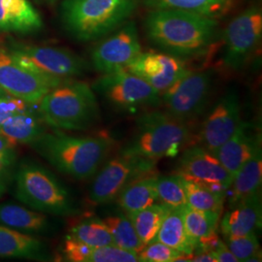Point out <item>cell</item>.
<instances>
[{
	"label": "cell",
	"mask_w": 262,
	"mask_h": 262,
	"mask_svg": "<svg viewBox=\"0 0 262 262\" xmlns=\"http://www.w3.org/2000/svg\"><path fill=\"white\" fill-rule=\"evenodd\" d=\"M219 19L181 10H150L145 31L162 52L185 59L203 55L215 43Z\"/></svg>",
	"instance_id": "cell-1"
},
{
	"label": "cell",
	"mask_w": 262,
	"mask_h": 262,
	"mask_svg": "<svg viewBox=\"0 0 262 262\" xmlns=\"http://www.w3.org/2000/svg\"><path fill=\"white\" fill-rule=\"evenodd\" d=\"M112 145L105 136H73L56 130L45 131L29 146L62 174L86 180L98 171Z\"/></svg>",
	"instance_id": "cell-2"
},
{
	"label": "cell",
	"mask_w": 262,
	"mask_h": 262,
	"mask_svg": "<svg viewBox=\"0 0 262 262\" xmlns=\"http://www.w3.org/2000/svg\"><path fill=\"white\" fill-rule=\"evenodd\" d=\"M38 104L42 121L56 130H88L100 118L93 88L80 81H63Z\"/></svg>",
	"instance_id": "cell-3"
},
{
	"label": "cell",
	"mask_w": 262,
	"mask_h": 262,
	"mask_svg": "<svg viewBox=\"0 0 262 262\" xmlns=\"http://www.w3.org/2000/svg\"><path fill=\"white\" fill-rule=\"evenodd\" d=\"M139 0H64L61 19L67 32L80 42L99 40L129 18Z\"/></svg>",
	"instance_id": "cell-4"
},
{
	"label": "cell",
	"mask_w": 262,
	"mask_h": 262,
	"mask_svg": "<svg viewBox=\"0 0 262 262\" xmlns=\"http://www.w3.org/2000/svg\"><path fill=\"white\" fill-rule=\"evenodd\" d=\"M14 194L20 203L47 215H77L79 207L68 188L49 170L35 161L18 164Z\"/></svg>",
	"instance_id": "cell-5"
},
{
	"label": "cell",
	"mask_w": 262,
	"mask_h": 262,
	"mask_svg": "<svg viewBox=\"0 0 262 262\" xmlns=\"http://www.w3.org/2000/svg\"><path fill=\"white\" fill-rule=\"evenodd\" d=\"M190 138L187 122L167 112H150L137 121V130L121 151V155L155 162L172 158L187 145Z\"/></svg>",
	"instance_id": "cell-6"
},
{
	"label": "cell",
	"mask_w": 262,
	"mask_h": 262,
	"mask_svg": "<svg viewBox=\"0 0 262 262\" xmlns=\"http://www.w3.org/2000/svg\"><path fill=\"white\" fill-rule=\"evenodd\" d=\"M119 111L134 113L161 104V94L126 69L103 74L92 86Z\"/></svg>",
	"instance_id": "cell-7"
},
{
	"label": "cell",
	"mask_w": 262,
	"mask_h": 262,
	"mask_svg": "<svg viewBox=\"0 0 262 262\" xmlns=\"http://www.w3.org/2000/svg\"><path fill=\"white\" fill-rule=\"evenodd\" d=\"M214 76L213 69L189 71L162 93L166 112L185 122L198 117L208 102Z\"/></svg>",
	"instance_id": "cell-8"
},
{
	"label": "cell",
	"mask_w": 262,
	"mask_h": 262,
	"mask_svg": "<svg viewBox=\"0 0 262 262\" xmlns=\"http://www.w3.org/2000/svg\"><path fill=\"white\" fill-rule=\"evenodd\" d=\"M62 82L24 66L11 52L0 50V86L11 96L35 105Z\"/></svg>",
	"instance_id": "cell-9"
},
{
	"label": "cell",
	"mask_w": 262,
	"mask_h": 262,
	"mask_svg": "<svg viewBox=\"0 0 262 262\" xmlns=\"http://www.w3.org/2000/svg\"><path fill=\"white\" fill-rule=\"evenodd\" d=\"M261 37V8L248 7L231 19L224 31L225 66L232 70L242 68L258 47Z\"/></svg>",
	"instance_id": "cell-10"
},
{
	"label": "cell",
	"mask_w": 262,
	"mask_h": 262,
	"mask_svg": "<svg viewBox=\"0 0 262 262\" xmlns=\"http://www.w3.org/2000/svg\"><path fill=\"white\" fill-rule=\"evenodd\" d=\"M141 52L137 26L127 20L95 46L91 58L96 71L107 74L125 69Z\"/></svg>",
	"instance_id": "cell-11"
},
{
	"label": "cell",
	"mask_w": 262,
	"mask_h": 262,
	"mask_svg": "<svg viewBox=\"0 0 262 262\" xmlns=\"http://www.w3.org/2000/svg\"><path fill=\"white\" fill-rule=\"evenodd\" d=\"M11 53L24 66L60 80L83 75L88 69L82 57L63 48L19 46Z\"/></svg>",
	"instance_id": "cell-12"
},
{
	"label": "cell",
	"mask_w": 262,
	"mask_h": 262,
	"mask_svg": "<svg viewBox=\"0 0 262 262\" xmlns=\"http://www.w3.org/2000/svg\"><path fill=\"white\" fill-rule=\"evenodd\" d=\"M177 175L225 194H227L233 181V176L224 167L215 154L199 146L190 147L184 151L179 161Z\"/></svg>",
	"instance_id": "cell-13"
},
{
	"label": "cell",
	"mask_w": 262,
	"mask_h": 262,
	"mask_svg": "<svg viewBox=\"0 0 262 262\" xmlns=\"http://www.w3.org/2000/svg\"><path fill=\"white\" fill-rule=\"evenodd\" d=\"M154 163L123 155L110 159L103 168L96 172L90 190V200L95 205L113 201L137 174L149 171Z\"/></svg>",
	"instance_id": "cell-14"
},
{
	"label": "cell",
	"mask_w": 262,
	"mask_h": 262,
	"mask_svg": "<svg viewBox=\"0 0 262 262\" xmlns=\"http://www.w3.org/2000/svg\"><path fill=\"white\" fill-rule=\"evenodd\" d=\"M125 69L160 94L190 71L184 59L164 52H141Z\"/></svg>",
	"instance_id": "cell-15"
},
{
	"label": "cell",
	"mask_w": 262,
	"mask_h": 262,
	"mask_svg": "<svg viewBox=\"0 0 262 262\" xmlns=\"http://www.w3.org/2000/svg\"><path fill=\"white\" fill-rule=\"evenodd\" d=\"M241 105L236 91H229L216 102L200 130V141L215 152L233 134L241 122Z\"/></svg>",
	"instance_id": "cell-16"
},
{
	"label": "cell",
	"mask_w": 262,
	"mask_h": 262,
	"mask_svg": "<svg viewBox=\"0 0 262 262\" xmlns=\"http://www.w3.org/2000/svg\"><path fill=\"white\" fill-rule=\"evenodd\" d=\"M261 148V134L250 122L241 121L233 134L217 150L215 157L233 177Z\"/></svg>",
	"instance_id": "cell-17"
},
{
	"label": "cell",
	"mask_w": 262,
	"mask_h": 262,
	"mask_svg": "<svg viewBox=\"0 0 262 262\" xmlns=\"http://www.w3.org/2000/svg\"><path fill=\"white\" fill-rule=\"evenodd\" d=\"M261 222V197L258 192L230 206L219 227L224 236H244L255 233Z\"/></svg>",
	"instance_id": "cell-18"
},
{
	"label": "cell",
	"mask_w": 262,
	"mask_h": 262,
	"mask_svg": "<svg viewBox=\"0 0 262 262\" xmlns=\"http://www.w3.org/2000/svg\"><path fill=\"white\" fill-rule=\"evenodd\" d=\"M0 225L36 237L54 230L47 214L13 202L0 203Z\"/></svg>",
	"instance_id": "cell-19"
},
{
	"label": "cell",
	"mask_w": 262,
	"mask_h": 262,
	"mask_svg": "<svg viewBox=\"0 0 262 262\" xmlns=\"http://www.w3.org/2000/svg\"><path fill=\"white\" fill-rule=\"evenodd\" d=\"M0 258L48 260L50 253L46 245L36 236L0 225Z\"/></svg>",
	"instance_id": "cell-20"
},
{
	"label": "cell",
	"mask_w": 262,
	"mask_h": 262,
	"mask_svg": "<svg viewBox=\"0 0 262 262\" xmlns=\"http://www.w3.org/2000/svg\"><path fill=\"white\" fill-rule=\"evenodd\" d=\"M42 26L41 16L28 0H0V30L31 32Z\"/></svg>",
	"instance_id": "cell-21"
},
{
	"label": "cell",
	"mask_w": 262,
	"mask_h": 262,
	"mask_svg": "<svg viewBox=\"0 0 262 262\" xmlns=\"http://www.w3.org/2000/svg\"><path fill=\"white\" fill-rule=\"evenodd\" d=\"M45 131L44 122L34 109L15 115L0 123V134L15 146L30 145Z\"/></svg>",
	"instance_id": "cell-22"
},
{
	"label": "cell",
	"mask_w": 262,
	"mask_h": 262,
	"mask_svg": "<svg viewBox=\"0 0 262 262\" xmlns=\"http://www.w3.org/2000/svg\"><path fill=\"white\" fill-rule=\"evenodd\" d=\"M150 10H181L221 19L232 9L236 0H139Z\"/></svg>",
	"instance_id": "cell-23"
},
{
	"label": "cell",
	"mask_w": 262,
	"mask_h": 262,
	"mask_svg": "<svg viewBox=\"0 0 262 262\" xmlns=\"http://www.w3.org/2000/svg\"><path fill=\"white\" fill-rule=\"evenodd\" d=\"M261 183L262 150L261 148H259L235 174L230 187L232 188V193L229 207L258 193Z\"/></svg>",
	"instance_id": "cell-24"
},
{
	"label": "cell",
	"mask_w": 262,
	"mask_h": 262,
	"mask_svg": "<svg viewBox=\"0 0 262 262\" xmlns=\"http://www.w3.org/2000/svg\"><path fill=\"white\" fill-rule=\"evenodd\" d=\"M155 241L165 244L184 255L195 253V245L188 237L183 217V208L170 209L165 215Z\"/></svg>",
	"instance_id": "cell-25"
},
{
	"label": "cell",
	"mask_w": 262,
	"mask_h": 262,
	"mask_svg": "<svg viewBox=\"0 0 262 262\" xmlns=\"http://www.w3.org/2000/svg\"><path fill=\"white\" fill-rule=\"evenodd\" d=\"M183 217L187 235L195 245V251L199 245L216 236L221 214L186 205L183 207Z\"/></svg>",
	"instance_id": "cell-26"
},
{
	"label": "cell",
	"mask_w": 262,
	"mask_h": 262,
	"mask_svg": "<svg viewBox=\"0 0 262 262\" xmlns=\"http://www.w3.org/2000/svg\"><path fill=\"white\" fill-rule=\"evenodd\" d=\"M158 200L157 177H146L131 182L119 194V204L125 214L143 210Z\"/></svg>",
	"instance_id": "cell-27"
},
{
	"label": "cell",
	"mask_w": 262,
	"mask_h": 262,
	"mask_svg": "<svg viewBox=\"0 0 262 262\" xmlns=\"http://www.w3.org/2000/svg\"><path fill=\"white\" fill-rule=\"evenodd\" d=\"M170 210L163 204H152L143 210L126 214L144 246L156 240L161 224Z\"/></svg>",
	"instance_id": "cell-28"
},
{
	"label": "cell",
	"mask_w": 262,
	"mask_h": 262,
	"mask_svg": "<svg viewBox=\"0 0 262 262\" xmlns=\"http://www.w3.org/2000/svg\"><path fill=\"white\" fill-rule=\"evenodd\" d=\"M112 236L113 243L122 249L139 253L144 249L128 215L124 213L106 216L103 220Z\"/></svg>",
	"instance_id": "cell-29"
},
{
	"label": "cell",
	"mask_w": 262,
	"mask_h": 262,
	"mask_svg": "<svg viewBox=\"0 0 262 262\" xmlns=\"http://www.w3.org/2000/svg\"><path fill=\"white\" fill-rule=\"evenodd\" d=\"M182 182L186 192L187 206L200 211L215 212L222 215L226 194L199 186L185 179L182 178Z\"/></svg>",
	"instance_id": "cell-30"
},
{
	"label": "cell",
	"mask_w": 262,
	"mask_h": 262,
	"mask_svg": "<svg viewBox=\"0 0 262 262\" xmlns=\"http://www.w3.org/2000/svg\"><path fill=\"white\" fill-rule=\"evenodd\" d=\"M70 235L92 248L114 245L107 225L98 217H88L81 221L71 228Z\"/></svg>",
	"instance_id": "cell-31"
},
{
	"label": "cell",
	"mask_w": 262,
	"mask_h": 262,
	"mask_svg": "<svg viewBox=\"0 0 262 262\" xmlns=\"http://www.w3.org/2000/svg\"><path fill=\"white\" fill-rule=\"evenodd\" d=\"M158 200L169 209H180L187 205V197L182 178L179 175L157 177Z\"/></svg>",
	"instance_id": "cell-32"
},
{
	"label": "cell",
	"mask_w": 262,
	"mask_h": 262,
	"mask_svg": "<svg viewBox=\"0 0 262 262\" xmlns=\"http://www.w3.org/2000/svg\"><path fill=\"white\" fill-rule=\"evenodd\" d=\"M225 245L238 261H253L258 256L259 242L255 233L244 236H224Z\"/></svg>",
	"instance_id": "cell-33"
},
{
	"label": "cell",
	"mask_w": 262,
	"mask_h": 262,
	"mask_svg": "<svg viewBox=\"0 0 262 262\" xmlns=\"http://www.w3.org/2000/svg\"><path fill=\"white\" fill-rule=\"evenodd\" d=\"M140 261L143 262H173L186 261L184 257H189L170 248L167 245L159 241H154L144 247L138 253Z\"/></svg>",
	"instance_id": "cell-34"
},
{
	"label": "cell",
	"mask_w": 262,
	"mask_h": 262,
	"mask_svg": "<svg viewBox=\"0 0 262 262\" xmlns=\"http://www.w3.org/2000/svg\"><path fill=\"white\" fill-rule=\"evenodd\" d=\"M138 253L122 249L116 245L94 248L88 262H138Z\"/></svg>",
	"instance_id": "cell-35"
},
{
	"label": "cell",
	"mask_w": 262,
	"mask_h": 262,
	"mask_svg": "<svg viewBox=\"0 0 262 262\" xmlns=\"http://www.w3.org/2000/svg\"><path fill=\"white\" fill-rule=\"evenodd\" d=\"M18 167V156L15 149L0 152V199L12 186Z\"/></svg>",
	"instance_id": "cell-36"
},
{
	"label": "cell",
	"mask_w": 262,
	"mask_h": 262,
	"mask_svg": "<svg viewBox=\"0 0 262 262\" xmlns=\"http://www.w3.org/2000/svg\"><path fill=\"white\" fill-rule=\"evenodd\" d=\"M94 248L80 242L73 236L67 235L63 244L62 253L67 261L88 262Z\"/></svg>",
	"instance_id": "cell-37"
},
{
	"label": "cell",
	"mask_w": 262,
	"mask_h": 262,
	"mask_svg": "<svg viewBox=\"0 0 262 262\" xmlns=\"http://www.w3.org/2000/svg\"><path fill=\"white\" fill-rule=\"evenodd\" d=\"M33 109V104L28 103L17 97L6 95L0 97V123L11 117Z\"/></svg>",
	"instance_id": "cell-38"
},
{
	"label": "cell",
	"mask_w": 262,
	"mask_h": 262,
	"mask_svg": "<svg viewBox=\"0 0 262 262\" xmlns=\"http://www.w3.org/2000/svg\"><path fill=\"white\" fill-rule=\"evenodd\" d=\"M210 253L213 254L216 262H239L234 254L229 251L225 243L221 240L215 246V249Z\"/></svg>",
	"instance_id": "cell-39"
},
{
	"label": "cell",
	"mask_w": 262,
	"mask_h": 262,
	"mask_svg": "<svg viewBox=\"0 0 262 262\" xmlns=\"http://www.w3.org/2000/svg\"><path fill=\"white\" fill-rule=\"evenodd\" d=\"M10 149H15V145L12 144L8 139H6L4 136L0 134V152L10 150Z\"/></svg>",
	"instance_id": "cell-40"
},
{
	"label": "cell",
	"mask_w": 262,
	"mask_h": 262,
	"mask_svg": "<svg viewBox=\"0 0 262 262\" xmlns=\"http://www.w3.org/2000/svg\"><path fill=\"white\" fill-rule=\"evenodd\" d=\"M6 95H9L7 94V93L0 86V97H3V96H6Z\"/></svg>",
	"instance_id": "cell-41"
},
{
	"label": "cell",
	"mask_w": 262,
	"mask_h": 262,
	"mask_svg": "<svg viewBox=\"0 0 262 262\" xmlns=\"http://www.w3.org/2000/svg\"><path fill=\"white\" fill-rule=\"evenodd\" d=\"M44 1H46V2H49V3H52V2H54V1H56V0H44Z\"/></svg>",
	"instance_id": "cell-42"
}]
</instances>
